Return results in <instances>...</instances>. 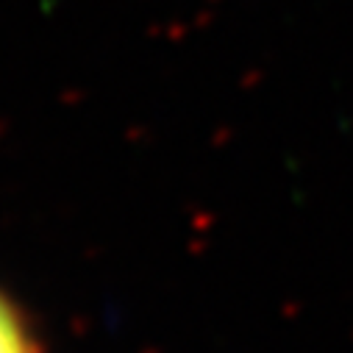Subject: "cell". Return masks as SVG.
<instances>
[{"instance_id": "6da1fadb", "label": "cell", "mask_w": 353, "mask_h": 353, "mask_svg": "<svg viewBox=\"0 0 353 353\" xmlns=\"http://www.w3.org/2000/svg\"><path fill=\"white\" fill-rule=\"evenodd\" d=\"M0 353H34L20 314L3 298H0Z\"/></svg>"}]
</instances>
